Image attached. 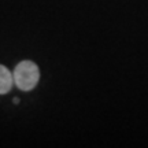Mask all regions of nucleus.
Listing matches in <instances>:
<instances>
[{
	"label": "nucleus",
	"mask_w": 148,
	"mask_h": 148,
	"mask_svg": "<svg viewBox=\"0 0 148 148\" xmlns=\"http://www.w3.org/2000/svg\"><path fill=\"white\" fill-rule=\"evenodd\" d=\"M14 84L22 90H32L38 82L40 71L36 63L30 60H23L14 70Z\"/></svg>",
	"instance_id": "obj_1"
},
{
	"label": "nucleus",
	"mask_w": 148,
	"mask_h": 148,
	"mask_svg": "<svg viewBox=\"0 0 148 148\" xmlns=\"http://www.w3.org/2000/svg\"><path fill=\"white\" fill-rule=\"evenodd\" d=\"M12 85H14V75L10 73L8 69L0 64V95L10 92Z\"/></svg>",
	"instance_id": "obj_2"
}]
</instances>
